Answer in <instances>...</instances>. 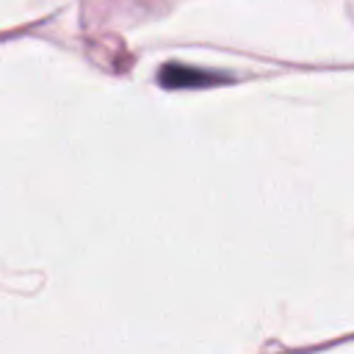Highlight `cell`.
I'll list each match as a JSON object with an SVG mask.
<instances>
[{
  "mask_svg": "<svg viewBox=\"0 0 354 354\" xmlns=\"http://www.w3.org/2000/svg\"><path fill=\"white\" fill-rule=\"evenodd\" d=\"M205 80H218L216 75H205V72H196V69H188L183 64H166V69L160 72V83L169 86V88H183V86H196V83H205Z\"/></svg>",
  "mask_w": 354,
  "mask_h": 354,
  "instance_id": "6da1fadb",
  "label": "cell"
}]
</instances>
